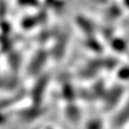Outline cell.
Returning <instances> with one entry per match:
<instances>
[{
    "instance_id": "cell-8",
    "label": "cell",
    "mask_w": 129,
    "mask_h": 129,
    "mask_svg": "<svg viewBox=\"0 0 129 129\" xmlns=\"http://www.w3.org/2000/svg\"><path fill=\"white\" fill-rule=\"evenodd\" d=\"M117 77L122 81L129 80V67H124L117 72Z\"/></svg>"
},
{
    "instance_id": "cell-5",
    "label": "cell",
    "mask_w": 129,
    "mask_h": 129,
    "mask_svg": "<svg viewBox=\"0 0 129 129\" xmlns=\"http://www.w3.org/2000/svg\"><path fill=\"white\" fill-rule=\"evenodd\" d=\"M77 22H78V24L82 27V30L83 31H85L86 33H91L93 30V26L91 22L89 20L85 18H83V17H80V18L77 19Z\"/></svg>"
},
{
    "instance_id": "cell-7",
    "label": "cell",
    "mask_w": 129,
    "mask_h": 129,
    "mask_svg": "<svg viewBox=\"0 0 129 129\" xmlns=\"http://www.w3.org/2000/svg\"><path fill=\"white\" fill-rule=\"evenodd\" d=\"M66 45H67V37L66 35L62 36L59 40V43L56 44V46L55 47V54L56 56H59L60 55H62L63 51H64V48H66Z\"/></svg>"
},
{
    "instance_id": "cell-11",
    "label": "cell",
    "mask_w": 129,
    "mask_h": 129,
    "mask_svg": "<svg viewBox=\"0 0 129 129\" xmlns=\"http://www.w3.org/2000/svg\"><path fill=\"white\" fill-rule=\"evenodd\" d=\"M124 3L127 6V8H129V0H124Z\"/></svg>"
},
{
    "instance_id": "cell-3",
    "label": "cell",
    "mask_w": 129,
    "mask_h": 129,
    "mask_svg": "<svg viewBox=\"0 0 129 129\" xmlns=\"http://www.w3.org/2000/svg\"><path fill=\"white\" fill-rule=\"evenodd\" d=\"M47 82H48V78L47 77H42V78H40L39 80V82L37 83V86L35 85V88L33 89V91H32V93L34 94V100H36L37 102L36 105H38V101L40 100V98H41L42 96V90L45 91V89L47 88Z\"/></svg>"
},
{
    "instance_id": "cell-6",
    "label": "cell",
    "mask_w": 129,
    "mask_h": 129,
    "mask_svg": "<svg viewBox=\"0 0 129 129\" xmlns=\"http://www.w3.org/2000/svg\"><path fill=\"white\" fill-rule=\"evenodd\" d=\"M111 44H112L113 48L115 50L119 51V52H123L126 48V43H125V40H121V39H116V40H113V42Z\"/></svg>"
},
{
    "instance_id": "cell-1",
    "label": "cell",
    "mask_w": 129,
    "mask_h": 129,
    "mask_svg": "<svg viewBox=\"0 0 129 129\" xmlns=\"http://www.w3.org/2000/svg\"><path fill=\"white\" fill-rule=\"evenodd\" d=\"M113 125L116 128H120L129 125V100L122 104L118 112L114 116Z\"/></svg>"
},
{
    "instance_id": "cell-9",
    "label": "cell",
    "mask_w": 129,
    "mask_h": 129,
    "mask_svg": "<svg viewBox=\"0 0 129 129\" xmlns=\"http://www.w3.org/2000/svg\"><path fill=\"white\" fill-rule=\"evenodd\" d=\"M88 47L91 49H93L94 51H101V46L99 44V42L97 40L91 39V40H88Z\"/></svg>"
},
{
    "instance_id": "cell-4",
    "label": "cell",
    "mask_w": 129,
    "mask_h": 129,
    "mask_svg": "<svg viewBox=\"0 0 129 129\" xmlns=\"http://www.w3.org/2000/svg\"><path fill=\"white\" fill-rule=\"evenodd\" d=\"M104 121L100 117H91L85 122L84 129H104Z\"/></svg>"
},
{
    "instance_id": "cell-10",
    "label": "cell",
    "mask_w": 129,
    "mask_h": 129,
    "mask_svg": "<svg viewBox=\"0 0 129 129\" xmlns=\"http://www.w3.org/2000/svg\"><path fill=\"white\" fill-rule=\"evenodd\" d=\"M20 5L22 6H35L38 5V0H18Z\"/></svg>"
},
{
    "instance_id": "cell-12",
    "label": "cell",
    "mask_w": 129,
    "mask_h": 129,
    "mask_svg": "<svg viewBox=\"0 0 129 129\" xmlns=\"http://www.w3.org/2000/svg\"><path fill=\"white\" fill-rule=\"evenodd\" d=\"M40 129H56V128H54V127H52V126H44Z\"/></svg>"
},
{
    "instance_id": "cell-2",
    "label": "cell",
    "mask_w": 129,
    "mask_h": 129,
    "mask_svg": "<svg viewBox=\"0 0 129 129\" xmlns=\"http://www.w3.org/2000/svg\"><path fill=\"white\" fill-rule=\"evenodd\" d=\"M47 58V55L44 51H40L39 53H37V55L34 56V58L32 59L30 64V73L35 74L37 71L40 68H41V67L43 66V64L45 63V60Z\"/></svg>"
}]
</instances>
